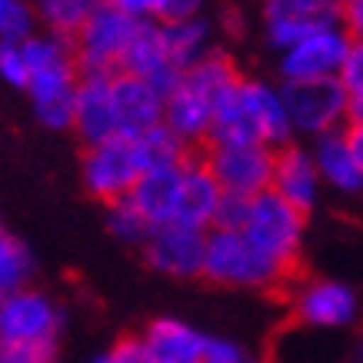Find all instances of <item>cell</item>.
<instances>
[{"label": "cell", "mask_w": 363, "mask_h": 363, "mask_svg": "<svg viewBox=\"0 0 363 363\" xmlns=\"http://www.w3.org/2000/svg\"><path fill=\"white\" fill-rule=\"evenodd\" d=\"M240 67L233 57L223 50H210L203 60L190 64L177 87L164 97V127L180 137L190 150L194 147H207L210 123H213V111L240 80Z\"/></svg>", "instance_id": "6da1fadb"}, {"label": "cell", "mask_w": 363, "mask_h": 363, "mask_svg": "<svg viewBox=\"0 0 363 363\" xmlns=\"http://www.w3.org/2000/svg\"><path fill=\"white\" fill-rule=\"evenodd\" d=\"M210 143H264L274 150L294 143L280 84L260 77L237 80V87L213 111L207 147Z\"/></svg>", "instance_id": "7a4b0ae2"}, {"label": "cell", "mask_w": 363, "mask_h": 363, "mask_svg": "<svg viewBox=\"0 0 363 363\" xmlns=\"http://www.w3.org/2000/svg\"><path fill=\"white\" fill-rule=\"evenodd\" d=\"M217 227L240 230L253 247H260L270 260H277L286 270L300 264L303 243H307V213L290 207L274 190H264L247 200L223 197Z\"/></svg>", "instance_id": "3957f363"}, {"label": "cell", "mask_w": 363, "mask_h": 363, "mask_svg": "<svg viewBox=\"0 0 363 363\" xmlns=\"http://www.w3.org/2000/svg\"><path fill=\"white\" fill-rule=\"evenodd\" d=\"M294 270L270 260L260 247H253L240 230L213 227L207 230L203 253V280L227 290H277L290 280Z\"/></svg>", "instance_id": "277c9868"}, {"label": "cell", "mask_w": 363, "mask_h": 363, "mask_svg": "<svg viewBox=\"0 0 363 363\" xmlns=\"http://www.w3.org/2000/svg\"><path fill=\"white\" fill-rule=\"evenodd\" d=\"M64 307L40 286H21L0 297V343H23L57 353Z\"/></svg>", "instance_id": "5b68a950"}, {"label": "cell", "mask_w": 363, "mask_h": 363, "mask_svg": "<svg viewBox=\"0 0 363 363\" xmlns=\"http://www.w3.org/2000/svg\"><path fill=\"white\" fill-rule=\"evenodd\" d=\"M290 310L294 320L303 330H320V333H337L357 327L363 317L360 294L350 284H343L337 277H313L294 290L290 297Z\"/></svg>", "instance_id": "8992f818"}, {"label": "cell", "mask_w": 363, "mask_h": 363, "mask_svg": "<svg viewBox=\"0 0 363 363\" xmlns=\"http://www.w3.org/2000/svg\"><path fill=\"white\" fill-rule=\"evenodd\" d=\"M200 160L207 164L223 197L247 200L270 190L277 150L264 143H210Z\"/></svg>", "instance_id": "52a82bcc"}, {"label": "cell", "mask_w": 363, "mask_h": 363, "mask_svg": "<svg viewBox=\"0 0 363 363\" xmlns=\"http://www.w3.org/2000/svg\"><path fill=\"white\" fill-rule=\"evenodd\" d=\"M137 23L140 21H133L123 11L111 7L107 0H100L87 23L70 40L80 74H117Z\"/></svg>", "instance_id": "ba28073f"}, {"label": "cell", "mask_w": 363, "mask_h": 363, "mask_svg": "<svg viewBox=\"0 0 363 363\" xmlns=\"http://www.w3.org/2000/svg\"><path fill=\"white\" fill-rule=\"evenodd\" d=\"M140 177H143V160L133 137H121L117 133L111 140L84 147L80 180H84V190L94 200H100V203L123 200Z\"/></svg>", "instance_id": "9c48e42d"}, {"label": "cell", "mask_w": 363, "mask_h": 363, "mask_svg": "<svg viewBox=\"0 0 363 363\" xmlns=\"http://www.w3.org/2000/svg\"><path fill=\"white\" fill-rule=\"evenodd\" d=\"M286 121L294 140H317L323 133L347 127V94L340 80H313V84H280Z\"/></svg>", "instance_id": "30bf717a"}, {"label": "cell", "mask_w": 363, "mask_h": 363, "mask_svg": "<svg viewBox=\"0 0 363 363\" xmlns=\"http://www.w3.org/2000/svg\"><path fill=\"white\" fill-rule=\"evenodd\" d=\"M350 37L340 23L323 27V30L310 33L294 47H286L284 54H277V74L280 84H313V80H337L347 50H350Z\"/></svg>", "instance_id": "8fae6325"}, {"label": "cell", "mask_w": 363, "mask_h": 363, "mask_svg": "<svg viewBox=\"0 0 363 363\" xmlns=\"http://www.w3.org/2000/svg\"><path fill=\"white\" fill-rule=\"evenodd\" d=\"M260 23H264L267 47L284 54L286 47H294L310 33L340 23V4L333 0H264Z\"/></svg>", "instance_id": "7c38bea8"}, {"label": "cell", "mask_w": 363, "mask_h": 363, "mask_svg": "<svg viewBox=\"0 0 363 363\" xmlns=\"http://www.w3.org/2000/svg\"><path fill=\"white\" fill-rule=\"evenodd\" d=\"M143 260L150 270L170 277V280H197L203 277V253H207V230L164 223L154 227L143 240Z\"/></svg>", "instance_id": "4fadbf2b"}, {"label": "cell", "mask_w": 363, "mask_h": 363, "mask_svg": "<svg viewBox=\"0 0 363 363\" xmlns=\"http://www.w3.org/2000/svg\"><path fill=\"white\" fill-rule=\"evenodd\" d=\"M111 100H113V117H117V133L121 137H140V133L164 123V94L154 84L133 77V74H123V70L113 74Z\"/></svg>", "instance_id": "5bb4252c"}, {"label": "cell", "mask_w": 363, "mask_h": 363, "mask_svg": "<svg viewBox=\"0 0 363 363\" xmlns=\"http://www.w3.org/2000/svg\"><path fill=\"white\" fill-rule=\"evenodd\" d=\"M77 80H80L77 64L30 74L23 94L30 97L33 117H37L40 127H47V130H70V123H74V94H77Z\"/></svg>", "instance_id": "9a60e30c"}, {"label": "cell", "mask_w": 363, "mask_h": 363, "mask_svg": "<svg viewBox=\"0 0 363 363\" xmlns=\"http://www.w3.org/2000/svg\"><path fill=\"white\" fill-rule=\"evenodd\" d=\"M111 77L113 74H80V80H77L70 130L77 133V140L84 147H94V143H104V140H111V137H117Z\"/></svg>", "instance_id": "2e32d148"}, {"label": "cell", "mask_w": 363, "mask_h": 363, "mask_svg": "<svg viewBox=\"0 0 363 363\" xmlns=\"http://www.w3.org/2000/svg\"><path fill=\"white\" fill-rule=\"evenodd\" d=\"M270 190H274L277 197H284L290 207H297L300 213H310V210L320 207L323 184H320L317 167H313V157H310L307 143L294 140V143H286V147L277 150Z\"/></svg>", "instance_id": "e0dca14e"}, {"label": "cell", "mask_w": 363, "mask_h": 363, "mask_svg": "<svg viewBox=\"0 0 363 363\" xmlns=\"http://www.w3.org/2000/svg\"><path fill=\"white\" fill-rule=\"evenodd\" d=\"M220 203H223V190L210 177L207 164L200 157H190L184 164V174H180L174 223L194 227V230H213L217 217H220Z\"/></svg>", "instance_id": "ac0fdd59"}, {"label": "cell", "mask_w": 363, "mask_h": 363, "mask_svg": "<svg viewBox=\"0 0 363 363\" xmlns=\"http://www.w3.org/2000/svg\"><path fill=\"white\" fill-rule=\"evenodd\" d=\"M121 70L123 74H133V77L147 80V84H154L164 97L177 87V80H180L184 70H177V67L170 64V57H167L160 21H140L137 23L130 44H127V54H123V60H121Z\"/></svg>", "instance_id": "d6986e66"}, {"label": "cell", "mask_w": 363, "mask_h": 363, "mask_svg": "<svg viewBox=\"0 0 363 363\" xmlns=\"http://www.w3.org/2000/svg\"><path fill=\"white\" fill-rule=\"evenodd\" d=\"M307 150L313 157L323 190H333L340 197H363V167L347 140V127L310 140Z\"/></svg>", "instance_id": "ffe728a7"}, {"label": "cell", "mask_w": 363, "mask_h": 363, "mask_svg": "<svg viewBox=\"0 0 363 363\" xmlns=\"http://www.w3.org/2000/svg\"><path fill=\"white\" fill-rule=\"evenodd\" d=\"M140 340L157 363H200L207 333L180 317H157L143 327Z\"/></svg>", "instance_id": "44dd1931"}, {"label": "cell", "mask_w": 363, "mask_h": 363, "mask_svg": "<svg viewBox=\"0 0 363 363\" xmlns=\"http://www.w3.org/2000/svg\"><path fill=\"white\" fill-rule=\"evenodd\" d=\"M187 164V160H184ZM180 167H160V170H143V177L133 184V190L127 194L130 203L143 213V220L150 227H164L174 223V210H177V194H180Z\"/></svg>", "instance_id": "7402d4cb"}, {"label": "cell", "mask_w": 363, "mask_h": 363, "mask_svg": "<svg viewBox=\"0 0 363 363\" xmlns=\"http://www.w3.org/2000/svg\"><path fill=\"white\" fill-rule=\"evenodd\" d=\"M164 33V47L167 57L177 70H187L190 64H197L213 47V23L207 17H194V21H174V23H160Z\"/></svg>", "instance_id": "603a6c76"}, {"label": "cell", "mask_w": 363, "mask_h": 363, "mask_svg": "<svg viewBox=\"0 0 363 363\" xmlns=\"http://www.w3.org/2000/svg\"><path fill=\"white\" fill-rule=\"evenodd\" d=\"M30 4H33L40 30L74 40V33L87 23V17L94 13V7L100 0H30Z\"/></svg>", "instance_id": "cb8c5ba5"}, {"label": "cell", "mask_w": 363, "mask_h": 363, "mask_svg": "<svg viewBox=\"0 0 363 363\" xmlns=\"http://www.w3.org/2000/svg\"><path fill=\"white\" fill-rule=\"evenodd\" d=\"M137 140V150H140L143 170H160V167H180L184 160H190V147L180 137H177L170 127H154V130L133 137Z\"/></svg>", "instance_id": "d4e9b609"}, {"label": "cell", "mask_w": 363, "mask_h": 363, "mask_svg": "<svg viewBox=\"0 0 363 363\" xmlns=\"http://www.w3.org/2000/svg\"><path fill=\"white\" fill-rule=\"evenodd\" d=\"M33 267L37 264H33V253L27 250V243L17 240L0 223V297L11 290H21V286H30Z\"/></svg>", "instance_id": "484cf974"}, {"label": "cell", "mask_w": 363, "mask_h": 363, "mask_svg": "<svg viewBox=\"0 0 363 363\" xmlns=\"http://www.w3.org/2000/svg\"><path fill=\"white\" fill-rule=\"evenodd\" d=\"M107 230H111L121 243L143 247V240L150 237V230H154V227L143 220V213L130 203V197H123V200L107 203Z\"/></svg>", "instance_id": "4316f807"}, {"label": "cell", "mask_w": 363, "mask_h": 363, "mask_svg": "<svg viewBox=\"0 0 363 363\" xmlns=\"http://www.w3.org/2000/svg\"><path fill=\"white\" fill-rule=\"evenodd\" d=\"M40 30L30 0H0V44H23Z\"/></svg>", "instance_id": "83f0119b"}, {"label": "cell", "mask_w": 363, "mask_h": 363, "mask_svg": "<svg viewBox=\"0 0 363 363\" xmlns=\"http://www.w3.org/2000/svg\"><path fill=\"white\" fill-rule=\"evenodd\" d=\"M0 80L11 87L23 90L30 80L27 70V57H23V44H0Z\"/></svg>", "instance_id": "f1b7e54d"}, {"label": "cell", "mask_w": 363, "mask_h": 363, "mask_svg": "<svg viewBox=\"0 0 363 363\" xmlns=\"http://www.w3.org/2000/svg\"><path fill=\"white\" fill-rule=\"evenodd\" d=\"M337 80H340V87H343V94H347V100L363 97V44H350L347 60H343Z\"/></svg>", "instance_id": "f546056e"}, {"label": "cell", "mask_w": 363, "mask_h": 363, "mask_svg": "<svg viewBox=\"0 0 363 363\" xmlns=\"http://www.w3.org/2000/svg\"><path fill=\"white\" fill-rule=\"evenodd\" d=\"M247 360H250V353L243 350L237 340L207 333V340H203V360L200 363H247Z\"/></svg>", "instance_id": "4dcf8cb0"}, {"label": "cell", "mask_w": 363, "mask_h": 363, "mask_svg": "<svg viewBox=\"0 0 363 363\" xmlns=\"http://www.w3.org/2000/svg\"><path fill=\"white\" fill-rule=\"evenodd\" d=\"M111 360L113 363H157L154 357H150V350L143 347L140 333H130V337H121V340L113 343L111 350Z\"/></svg>", "instance_id": "1f68e13d"}, {"label": "cell", "mask_w": 363, "mask_h": 363, "mask_svg": "<svg viewBox=\"0 0 363 363\" xmlns=\"http://www.w3.org/2000/svg\"><path fill=\"white\" fill-rule=\"evenodd\" d=\"M203 7H207V0H164V7H160V23L203 17Z\"/></svg>", "instance_id": "d6a6232c"}, {"label": "cell", "mask_w": 363, "mask_h": 363, "mask_svg": "<svg viewBox=\"0 0 363 363\" xmlns=\"http://www.w3.org/2000/svg\"><path fill=\"white\" fill-rule=\"evenodd\" d=\"M107 4L133 21H160V7H164V0H107Z\"/></svg>", "instance_id": "836d02e7"}, {"label": "cell", "mask_w": 363, "mask_h": 363, "mask_svg": "<svg viewBox=\"0 0 363 363\" xmlns=\"http://www.w3.org/2000/svg\"><path fill=\"white\" fill-rule=\"evenodd\" d=\"M340 27L347 30V37L353 44H363V0L340 4Z\"/></svg>", "instance_id": "e575fe53"}, {"label": "cell", "mask_w": 363, "mask_h": 363, "mask_svg": "<svg viewBox=\"0 0 363 363\" xmlns=\"http://www.w3.org/2000/svg\"><path fill=\"white\" fill-rule=\"evenodd\" d=\"M347 140H350L353 154H357V160H360V167H363V123H350V127H347Z\"/></svg>", "instance_id": "d590c367"}, {"label": "cell", "mask_w": 363, "mask_h": 363, "mask_svg": "<svg viewBox=\"0 0 363 363\" xmlns=\"http://www.w3.org/2000/svg\"><path fill=\"white\" fill-rule=\"evenodd\" d=\"M90 363H113V360H111V353H100V357H94Z\"/></svg>", "instance_id": "8d00e7d4"}, {"label": "cell", "mask_w": 363, "mask_h": 363, "mask_svg": "<svg viewBox=\"0 0 363 363\" xmlns=\"http://www.w3.org/2000/svg\"><path fill=\"white\" fill-rule=\"evenodd\" d=\"M40 363H60V360H57V357H47V360H40Z\"/></svg>", "instance_id": "74e56055"}, {"label": "cell", "mask_w": 363, "mask_h": 363, "mask_svg": "<svg viewBox=\"0 0 363 363\" xmlns=\"http://www.w3.org/2000/svg\"><path fill=\"white\" fill-rule=\"evenodd\" d=\"M247 363H260V360H253V357H250V360H247Z\"/></svg>", "instance_id": "f35d334b"}, {"label": "cell", "mask_w": 363, "mask_h": 363, "mask_svg": "<svg viewBox=\"0 0 363 363\" xmlns=\"http://www.w3.org/2000/svg\"><path fill=\"white\" fill-rule=\"evenodd\" d=\"M333 4H347V0H333Z\"/></svg>", "instance_id": "ab89813d"}, {"label": "cell", "mask_w": 363, "mask_h": 363, "mask_svg": "<svg viewBox=\"0 0 363 363\" xmlns=\"http://www.w3.org/2000/svg\"><path fill=\"white\" fill-rule=\"evenodd\" d=\"M350 363H357V360H350Z\"/></svg>", "instance_id": "60d3db41"}]
</instances>
